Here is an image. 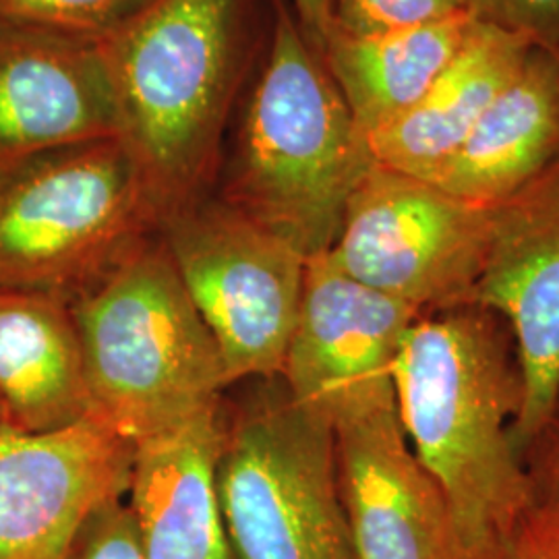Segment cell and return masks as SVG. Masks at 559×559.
I'll return each instance as SVG.
<instances>
[{
    "mask_svg": "<svg viewBox=\"0 0 559 559\" xmlns=\"http://www.w3.org/2000/svg\"><path fill=\"white\" fill-rule=\"evenodd\" d=\"M0 423H2V406H0Z\"/></svg>",
    "mask_w": 559,
    "mask_h": 559,
    "instance_id": "cell-26",
    "label": "cell"
},
{
    "mask_svg": "<svg viewBox=\"0 0 559 559\" xmlns=\"http://www.w3.org/2000/svg\"><path fill=\"white\" fill-rule=\"evenodd\" d=\"M71 559H145L135 520L124 498L104 503L87 520Z\"/></svg>",
    "mask_w": 559,
    "mask_h": 559,
    "instance_id": "cell-22",
    "label": "cell"
},
{
    "mask_svg": "<svg viewBox=\"0 0 559 559\" xmlns=\"http://www.w3.org/2000/svg\"><path fill=\"white\" fill-rule=\"evenodd\" d=\"M71 311L94 415L131 443L193 417L228 385L162 237L138 245Z\"/></svg>",
    "mask_w": 559,
    "mask_h": 559,
    "instance_id": "cell-4",
    "label": "cell"
},
{
    "mask_svg": "<svg viewBox=\"0 0 559 559\" xmlns=\"http://www.w3.org/2000/svg\"><path fill=\"white\" fill-rule=\"evenodd\" d=\"M119 138L100 41L0 20V162Z\"/></svg>",
    "mask_w": 559,
    "mask_h": 559,
    "instance_id": "cell-13",
    "label": "cell"
},
{
    "mask_svg": "<svg viewBox=\"0 0 559 559\" xmlns=\"http://www.w3.org/2000/svg\"><path fill=\"white\" fill-rule=\"evenodd\" d=\"M293 7L307 38L321 50V44L334 25L332 0H293Z\"/></svg>",
    "mask_w": 559,
    "mask_h": 559,
    "instance_id": "cell-25",
    "label": "cell"
},
{
    "mask_svg": "<svg viewBox=\"0 0 559 559\" xmlns=\"http://www.w3.org/2000/svg\"><path fill=\"white\" fill-rule=\"evenodd\" d=\"M371 166L365 133L320 50L280 2L224 201L311 258L334 245L348 198Z\"/></svg>",
    "mask_w": 559,
    "mask_h": 559,
    "instance_id": "cell-3",
    "label": "cell"
},
{
    "mask_svg": "<svg viewBox=\"0 0 559 559\" xmlns=\"http://www.w3.org/2000/svg\"><path fill=\"white\" fill-rule=\"evenodd\" d=\"M468 0H332L334 27L355 36L385 34L448 20L468 11Z\"/></svg>",
    "mask_w": 559,
    "mask_h": 559,
    "instance_id": "cell-20",
    "label": "cell"
},
{
    "mask_svg": "<svg viewBox=\"0 0 559 559\" xmlns=\"http://www.w3.org/2000/svg\"><path fill=\"white\" fill-rule=\"evenodd\" d=\"M218 498L239 559H357L334 429L295 404L280 378L226 420Z\"/></svg>",
    "mask_w": 559,
    "mask_h": 559,
    "instance_id": "cell-6",
    "label": "cell"
},
{
    "mask_svg": "<svg viewBox=\"0 0 559 559\" xmlns=\"http://www.w3.org/2000/svg\"><path fill=\"white\" fill-rule=\"evenodd\" d=\"M133 443L96 415L25 433L0 423V559H71L83 526L127 496Z\"/></svg>",
    "mask_w": 559,
    "mask_h": 559,
    "instance_id": "cell-11",
    "label": "cell"
},
{
    "mask_svg": "<svg viewBox=\"0 0 559 559\" xmlns=\"http://www.w3.org/2000/svg\"><path fill=\"white\" fill-rule=\"evenodd\" d=\"M340 500L357 559H471L454 510L381 406L334 427Z\"/></svg>",
    "mask_w": 559,
    "mask_h": 559,
    "instance_id": "cell-12",
    "label": "cell"
},
{
    "mask_svg": "<svg viewBox=\"0 0 559 559\" xmlns=\"http://www.w3.org/2000/svg\"><path fill=\"white\" fill-rule=\"evenodd\" d=\"M158 233L218 346L228 383L280 378L307 255L224 200L193 201L164 218Z\"/></svg>",
    "mask_w": 559,
    "mask_h": 559,
    "instance_id": "cell-7",
    "label": "cell"
},
{
    "mask_svg": "<svg viewBox=\"0 0 559 559\" xmlns=\"http://www.w3.org/2000/svg\"><path fill=\"white\" fill-rule=\"evenodd\" d=\"M477 20L462 11L448 20L385 34L355 36L332 25L321 59L365 138L399 119L456 59Z\"/></svg>",
    "mask_w": 559,
    "mask_h": 559,
    "instance_id": "cell-18",
    "label": "cell"
},
{
    "mask_svg": "<svg viewBox=\"0 0 559 559\" xmlns=\"http://www.w3.org/2000/svg\"><path fill=\"white\" fill-rule=\"evenodd\" d=\"M556 411H559V400H558V406H556Z\"/></svg>",
    "mask_w": 559,
    "mask_h": 559,
    "instance_id": "cell-27",
    "label": "cell"
},
{
    "mask_svg": "<svg viewBox=\"0 0 559 559\" xmlns=\"http://www.w3.org/2000/svg\"><path fill=\"white\" fill-rule=\"evenodd\" d=\"M221 400L133 443L129 508L145 559H239L218 498Z\"/></svg>",
    "mask_w": 559,
    "mask_h": 559,
    "instance_id": "cell-14",
    "label": "cell"
},
{
    "mask_svg": "<svg viewBox=\"0 0 559 559\" xmlns=\"http://www.w3.org/2000/svg\"><path fill=\"white\" fill-rule=\"evenodd\" d=\"M466 7L479 23L559 52V0H468Z\"/></svg>",
    "mask_w": 559,
    "mask_h": 559,
    "instance_id": "cell-21",
    "label": "cell"
},
{
    "mask_svg": "<svg viewBox=\"0 0 559 559\" xmlns=\"http://www.w3.org/2000/svg\"><path fill=\"white\" fill-rule=\"evenodd\" d=\"M493 205L373 164L328 249L340 270L420 318L475 305Z\"/></svg>",
    "mask_w": 559,
    "mask_h": 559,
    "instance_id": "cell-8",
    "label": "cell"
},
{
    "mask_svg": "<svg viewBox=\"0 0 559 559\" xmlns=\"http://www.w3.org/2000/svg\"><path fill=\"white\" fill-rule=\"evenodd\" d=\"M475 305L514 336L522 404L510 436L522 460L559 400V160L493 205Z\"/></svg>",
    "mask_w": 559,
    "mask_h": 559,
    "instance_id": "cell-10",
    "label": "cell"
},
{
    "mask_svg": "<svg viewBox=\"0 0 559 559\" xmlns=\"http://www.w3.org/2000/svg\"><path fill=\"white\" fill-rule=\"evenodd\" d=\"M487 559H559V519L531 506Z\"/></svg>",
    "mask_w": 559,
    "mask_h": 559,
    "instance_id": "cell-23",
    "label": "cell"
},
{
    "mask_svg": "<svg viewBox=\"0 0 559 559\" xmlns=\"http://www.w3.org/2000/svg\"><path fill=\"white\" fill-rule=\"evenodd\" d=\"M251 0H156L100 41L124 143L160 224L201 200L253 55Z\"/></svg>",
    "mask_w": 559,
    "mask_h": 559,
    "instance_id": "cell-2",
    "label": "cell"
},
{
    "mask_svg": "<svg viewBox=\"0 0 559 559\" xmlns=\"http://www.w3.org/2000/svg\"><path fill=\"white\" fill-rule=\"evenodd\" d=\"M559 160V52L533 48L433 185L496 205Z\"/></svg>",
    "mask_w": 559,
    "mask_h": 559,
    "instance_id": "cell-16",
    "label": "cell"
},
{
    "mask_svg": "<svg viewBox=\"0 0 559 559\" xmlns=\"http://www.w3.org/2000/svg\"><path fill=\"white\" fill-rule=\"evenodd\" d=\"M522 464L531 483L533 506L559 519V411L540 429Z\"/></svg>",
    "mask_w": 559,
    "mask_h": 559,
    "instance_id": "cell-24",
    "label": "cell"
},
{
    "mask_svg": "<svg viewBox=\"0 0 559 559\" xmlns=\"http://www.w3.org/2000/svg\"><path fill=\"white\" fill-rule=\"evenodd\" d=\"M0 406L2 425L25 433L94 415L69 302L0 288Z\"/></svg>",
    "mask_w": 559,
    "mask_h": 559,
    "instance_id": "cell-17",
    "label": "cell"
},
{
    "mask_svg": "<svg viewBox=\"0 0 559 559\" xmlns=\"http://www.w3.org/2000/svg\"><path fill=\"white\" fill-rule=\"evenodd\" d=\"M533 48L524 38L477 21L427 94L365 138L373 164L436 182Z\"/></svg>",
    "mask_w": 559,
    "mask_h": 559,
    "instance_id": "cell-15",
    "label": "cell"
},
{
    "mask_svg": "<svg viewBox=\"0 0 559 559\" xmlns=\"http://www.w3.org/2000/svg\"><path fill=\"white\" fill-rule=\"evenodd\" d=\"M156 0H0V20L102 41Z\"/></svg>",
    "mask_w": 559,
    "mask_h": 559,
    "instance_id": "cell-19",
    "label": "cell"
},
{
    "mask_svg": "<svg viewBox=\"0 0 559 559\" xmlns=\"http://www.w3.org/2000/svg\"><path fill=\"white\" fill-rule=\"evenodd\" d=\"M420 316L346 276L328 251L307 258L299 316L280 380L290 399L332 429L396 404L392 369Z\"/></svg>",
    "mask_w": 559,
    "mask_h": 559,
    "instance_id": "cell-9",
    "label": "cell"
},
{
    "mask_svg": "<svg viewBox=\"0 0 559 559\" xmlns=\"http://www.w3.org/2000/svg\"><path fill=\"white\" fill-rule=\"evenodd\" d=\"M392 381L402 429L445 491L468 556L487 559L533 506L510 436L522 404L510 325L479 305L423 316Z\"/></svg>",
    "mask_w": 559,
    "mask_h": 559,
    "instance_id": "cell-1",
    "label": "cell"
},
{
    "mask_svg": "<svg viewBox=\"0 0 559 559\" xmlns=\"http://www.w3.org/2000/svg\"><path fill=\"white\" fill-rule=\"evenodd\" d=\"M158 228L119 138L0 162V288L71 305Z\"/></svg>",
    "mask_w": 559,
    "mask_h": 559,
    "instance_id": "cell-5",
    "label": "cell"
}]
</instances>
